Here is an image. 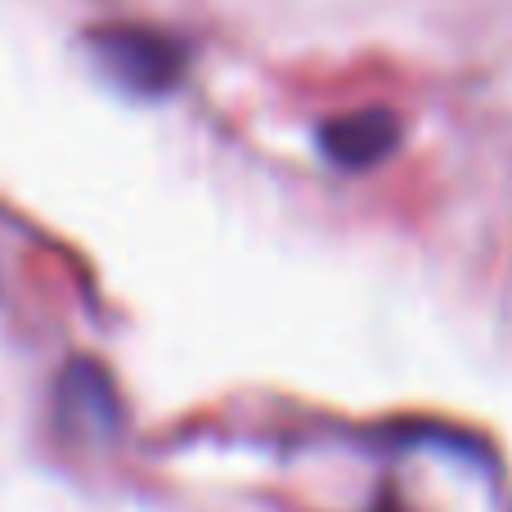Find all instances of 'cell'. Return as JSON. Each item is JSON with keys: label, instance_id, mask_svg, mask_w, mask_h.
<instances>
[{"label": "cell", "instance_id": "1", "mask_svg": "<svg viewBox=\"0 0 512 512\" xmlns=\"http://www.w3.org/2000/svg\"><path fill=\"white\" fill-rule=\"evenodd\" d=\"M90 59L122 95L162 99L185 81L189 45L158 27H99L90 32Z\"/></svg>", "mask_w": 512, "mask_h": 512}, {"label": "cell", "instance_id": "2", "mask_svg": "<svg viewBox=\"0 0 512 512\" xmlns=\"http://www.w3.org/2000/svg\"><path fill=\"white\" fill-rule=\"evenodd\" d=\"M400 140H405V126H400V117L391 108H355V113L319 122L315 131L319 153L342 171L382 167L400 149Z\"/></svg>", "mask_w": 512, "mask_h": 512}, {"label": "cell", "instance_id": "3", "mask_svg": "<svg viewBox=\"0 0 512 512\" xmlns=\"http://www.w3.org/2000/svg\"><path fill=\"white\" fill-rule=\"evenodd\" d=\"M59 414L72 427H86L95 436H113L122 423V405H117L113 378L99 369L95 360H72L59 382Z\"/></svg>", "mask_w": 512, "mask_h": 512}]
</instances>
